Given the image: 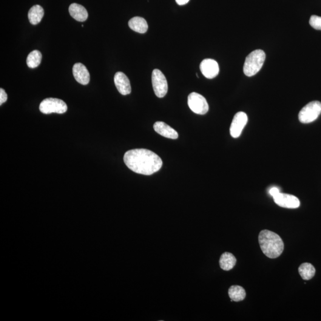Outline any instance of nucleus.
I'll return each mask as SVG.
<instances>
[{
  "label": "nucleus",
  "instance_id": "6",
  "mask_svg": "<svg viewBox=\"0 0 321 321\" xmlns=\"http://www.w3.org/2000/svg\"><path fill=\"white\" fill-rule=\"evenodd\" d=\"M187 103L190 109L197 115H204L208 113L209 106L205 98L200 93L192 92L188 96Z\"/></svg>",
  "mask_w": 321,
  "mask_h": 321
},
{
  "label": "nucleus",
  "instance_id": "16",
  "mask_svg": "<svg viewBox=\"0 0 321 321\" xmlns=\"http://www.w3.org/2000/svg\"><path fill=\"white\" fill-rule=\"evenodd\" d=\"M236 262V258L230 252H225L221 256L219 263L221 269L228 271L234 268Z\"/></svg>",
  "mask_w": 321,
  "mask_h": 321
},
{
  "label": "nucleus",
  "instance_id": "20",
  "mask_svg": "<svg viewBox=\"0 0 321 321\" xmlns=\"http://www.w3.org/2000/svg\"><path fill=\"white\" fill-rule=\"evenodd\" d=\"M42 59V55L40 51L33 50L29 53L27 59L28 66L31 69H34L40 64Z\"/></svg>",
  "mask_w": 321,
  "mask_h": 321
},
{
  "label": "nucleus",
  "instance_id": "23",
  "mask_svg": "<svg viewBox=\"0 0 321 321\" xmlns=\"http://www.w3.org/2000/svg\"><path fill=\"white\" fill-rule=\"evenodd\" d=\"M280 190L277 188V187H272V188L269 190V194L272 196V197H274L275 195H276L280 193Z\"/></svg>",
  "mask_w": 321,
  "mask_h": 321
},
{
  "label": "nucleus",
  "instance_id": "12",
  "mask_svg": "<svg viewBox=\"0 0 321 321\" xmlns=\"http://www.w3.org/2000/svg\"><path fill=\"white\" fill-rule=\"evenodd\" d=\"M73 74L76 81L82 85H86L89 83L90 75L85 65L76 63L73 67Z\"/></svg>",
  "mask_w": 321,
  "mask_h": 321
},
{
  "label": "nucleus",
  "instance_id": "14",
  "mask_svg": "<svg viewBox=\"0 0 321 321\" xmlns=\"http://www.w3.org/2000/svg\"><path fill=\"white\" fill-rule=\"evenodd\" d=\"M69 11L70 16L77 21L84 22L88 18V13L86 8L80 4L76 3L71 4Z\"/></svg>",
  "mask_w": 321,
  "mask_h": 321
},
{
  "label": "nucleus",
  "instance_id": "7",
  "mask_svg": "<svg viewBox=\"0 0 321 321\" xmlns=\"http://www.w3.org/2000/svg\"><path fill=\"white\" fill-rule=\"evenodd\" d=\"M152 84L155 94L158 98H163L168 92V84L167 79L161 71L158 69L153 70Z\"/></svg>",
  "mask_w": 321,
  "mask_h": 321
},
{
  "label": "nucleus",
  "instance_id": "13",
  "mask_svg": "<svg viewBox=\"0 0 321 321\" xmlns=\"http://www.w3.org/2000/svg\"><path fill=\"white\" fill-rule=\"evenodd\" d=\"M153 129L158 134L164 136L165 138L172 139H176L178 138V133L164 122H156L153 124Z\"/></svg>",
  "mask_w": 321,
  "mask_h": 321
},
{
  "label": "nucleus",
  "instance_id": "22",
  "mask_svg": "<svg viewBox=\"0 0 321 321\" xmlns=\"http://www.w3.org/2000/svg\"><path fill=\"white\" fill-rule=\"evenodd\" d=\"M7 100V93L2 88H1V89H0V105L1 106V105L4 103L5 102H6Z\"/></svg>",
  "mask_w": 321,
  "mask_h": 321
},
{
  "label": "nucleus",
  "instance_id": "10",
  "mask_svg": "<svg viewBox=\"0 0 321 321\" xmlns=\"http://www.w3.org/2000/svg\"><path fill=\"white\" fill-rule=\"evenodd\" d=\"M200 70L203 75L208 79L215 78L220 72L218 62L210 58L204 59L201 62Z\"/></svg>",
  "mask_w": 321,
  "mask_h": 321
},
{
  "label": "nucleus",
  "instance_id": "2",
  "mask_svg": "<svg viewBox=\"0 0 321 321\" xmlns=\"http://www.w3.org/2000/svg\"><path fill=\"white\" fill-rule=\"evenodd\" d=\"M259 243L263 254L271 259L279 257L285 248L283 241L280 235L268 230L260 232Z\"/></svg>",
  "mask_w": 321,
  "mask_h": 321
},
{
  "label": "nucleus",
  "instance_id": "19",
  "mask_svg": "<svg viewBox=\"0 0 321 321\" xmlns=\"http://www.w3.org/2000/svg\"><path fill=\"white\" fill-rule=\"evenodd\" d=\"M299 272L304 280H309L314 277L315 268L310 263H303L299 267Z\"/></svg>",
  "mask_w": 321,
  "mask_h": 321
},
{
  "label": "nucleus",
  "instance_id": "1",
  "mask_svg": "<svg viewBox=\"0 0 321 321\" xmlns=\"http://www.w3.org/2000/svg\"><path fill=\"white\" fill-rule=\"evenodd\" d=\"M123 160L128 168L143 175H151L158 172L163 166L161 158L151 150L146 149L128 150L125 153Z\"/></svg>",
  "mask_w": 321,
  "mask_h": 321
},
{
  "label": "nucleus",
  "instance_id": "18",
  "mask_svg": "<svg viewBox=\"0 0 321 321\" xmlns=\"http://www.w3.org/2000/svg\"><path fill=\"white\" fill-rule=\"evenodd\" d=\"M229 295L232 302H240L245 299L246 294L242 287L232 286L229 290Z\"/></svg>",
  "mask_w": 321,
  "mask_h": 321
},
{
  "label": "nucleus",
  "instance_id": "8",
  "mask_svg": "<svg viewBox=\"0 0 321 321\" xmlns=\"http://www.w3.org/2000/svg\"><path fill=\"white\" fill-rule=\"evenodd\" d=\"M248 121V116L245 113L240 112L235 114L230 128V135L233 138L239 137Z\"/></svg>",
  "mask_w": 321,
  "mask_h": 321
},
{
  "label": "nucleus",
  "instance_id": "24",
  "mask_svg": "<svg viewBox=\"0 0 321 321\" xmlns=\"http://www.w3.org/2000/svg\"><path fill=\"white\" fill-rule=\"evenodd\" d=\"M190 1V0H175L176 2L178 5H185Z\"/></svg>",
  "mask_w": 321,
  "mask_h": 321
},
{
  "label": "nucleus",
  "instance_id": "9",
  "mask_svg": "<svg viewBox=\"0 0 321 321\" xmlns=\"http://www.w3.org/2000/svg\"><path fill=\"white\" fill-rule=\"evenodd\" d=\"M272 198L275 203L283 208L295 209L299 208L300 205L299 199L293 195L280 192Z\"/></svg>",
  "mask_w": 321,
  "mask_h": 321
},
{
  "label": "nucleus",
  "instance_id": "5",
  "mask_svg": "<svg viewBox=\"0 0 321 321\" xmlns=\"http://www.w3.org/2000/svg\"><path fill=\"white\" fill-rule=\"evenodd\" d=\"M39 110L45 115H50L51 113L63 114L67 112V106L61 99L48 98L41 102Z\"/></svg>",
  "mask_w": 321,
  "mask_h": 321
},
{
  "label": "nucleus",
  "instance_id": "21",
  "mask_svg": "<svg viewBox=\"0 0 321 321\" xmlns=\"http://www.w3.org/2000/svg\"><path fill=\"white\" fill-rule=\"evenodd\" d=\"M309 24L315 29L321 30V17L312 15L309 20Z\"/></svg>",
  "mask_w": 321,
  "mask_h": 321
},
{
  "label": "nucleus",
  "instance_id": "15",
  "mask_svg": "<svg viewBox=\"0 0 321 321\" xmlns=\"http://www.w3.org/2000/svg\"><path fill=\"white\" fill-rule=\"evenodd\" d=\"M129 27L130 29L136 32L144 33L146 32L148 29L146 20L141 17H134L130 19L129 22Z\"/></svg>",
  "mask_w": 321,
  "mask_h": 321
},
{
  "label": "nucleus",
  "instance_id": "3",
  "mask_svg": "<svg viewBox=\"0 0 321 321\" xmlns=\"http://www.w3.org/2000/svg\"><path fill=\"white\" fill-rule=\"evenodd\" d=\"M266 55L262 50H256L247 56L243 66V72L251 77L260 72L265 61Z\"/></svg>",
  "mask_w": 321,
  "mask_h": 321
},
{
  "label": "nucleus",
  "instance_id": "17",
  "mask_svg": "<svg viewBox=\"0 0 321 321\" xmlns=\"http://www.w3.org/2000/svg\"><path fill=\"white\" fill-rule=\"evenodd\" d=\"M44 15V10L40 5H35L31 7L28 12V19L31 24L36 25L40 23Z\"/></svg>",
  "mask_w": 321,
  "mask_h": 321
},
{
  "label": "nucleus",
  "instance_id": "4",
  "mask_svg": "<svg viewBox=\"0 0 321 321\" xmlns=\"http://www.w3.org/2000/svg\"><path fill=\"white\" fill-rule=\"evenodd\" d=\"M321 113V102L312 101L306 105L299 114V120L302 123H310L317 120Z\"/></svg>",
  "mask_w": 321,
  "mask_h": 321
},
{
  "label": "nucleus",
  "instance_id": "11",
  "mask_svg": "<svg viewBox=\"0 0 321 321\" xmlns=\"http://www.w3.org/2000/svg\"><path fill=\"white\" fill-rule=\"evenodd\" d=\"M114 81L116 88L121 95H126L131 93V85L129 78L125 74L120 72L116 73Z\"/></svg>",
  "mask_w": 321,
  "mask_h": 321
}]
</instances>
